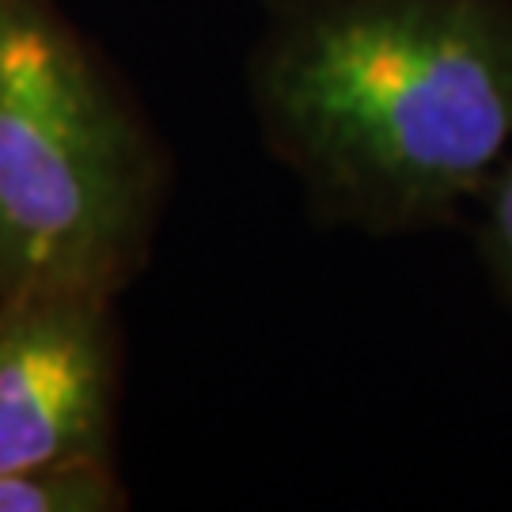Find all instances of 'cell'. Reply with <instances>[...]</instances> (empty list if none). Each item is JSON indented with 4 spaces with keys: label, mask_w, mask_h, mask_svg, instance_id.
Instances as JSON below:
<instances>
[{
    "label": "cell",
    "mask_w": 512,
    "mask_h": 512,
    "mask_svg": "<svg viewBox=\"0 0 512 512\" xmlns=\"http://www.w3.org/2000/svg\"><path fill=\"white\" fill-rule=\"evenodd\" d=\"M266 137L342 213H444L512 156L505 0H289L255 57Z\"/></svg>",
    "instance_id": "6da1fadb"
},
{
    "label": "cell",
    "mask_w": 512,
    "mask_h": 512,
    "mask_svg": "<svg viewBox=\"0 0 512 512\" xmlns=\"http://www.w3.org/2000/svg\"><path fill=\"white\" fill-rule=\"evenodd\" d=\"M156 160L46 0H0V296H114L141 262Z\"/></svg>",
    "instance_id": "7a4b0ae2"
},
{
    "label": "cell",
    "mask_w": 512,
    "mask_h": 512,
    "mask_svg": "<svg viewBox=\"0 0 512 512\" xmlns=\"http://www.w3.org/2000/svg\"><path fill=\"white\" fill-rule=\"evenodd\" d=\"M110 300L84 289L0 296V471L110 459L118 403Z\"/></svg>",
    "instance_id": "3957f363"
},
{
    "label": "cell",
    "mask_w": 512,
    "mask_h": 512,
    "mask_svg": "<svg viewBox=\"0 0 512 512\" xmlns=\"http://www.w3.org/2000/svg\"><path fill=\"white\" fill-rule=\"evenodd\" d=\"M126 490L110 459L0 471V512H114Z\"/></svg>",
    "instance_id": "277c9868"
},
{
    "label": "cell",
    "mask_w": 512,
    "mask_h": 512,
    "mask_svg": "<svg viewBox=\"0 0 512 512\" xmlns=\"http://www.w3.org/2000/svg\"><path fill=\"white\" fill-rule=\"evenodd\" d=\"M486 239H490V258H494V266L501 270L505 285L512 289V156L494 175Z\"/></svg>",
    "instance_id": "5b68a950"
}]
</instances>
